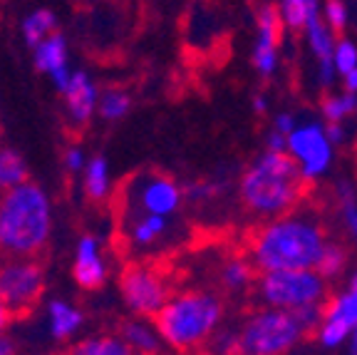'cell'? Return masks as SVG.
Wrapping results in <instances>:
<instances>
[{
    "label": "cell",
    "mask_w": 357,
    "mask_h": 355,
    "mask_svg": "<svg viewBox=\"0 0 357 355\" xmlns=\"http://www.w3.org/2000/svg\"><path fill=\"white\" fill-rule=\"evenodd\" d=\"M52 201L40 184L22 182L0 196V254L30 259L47 246Z\"/></svg>",
    "instance_id": "3957f363"
},
{
    "label": "cell",
    "mask_w": 357,
    "mask_h": 355,
    "mask_svg": "<svg viewBox=\"0 0 357 355\" xmlns=\"http://www.w3.org/2000/svg\"><path fill=\"white\" fill-rule=\"evenodd\" d=\"M347 355H357V326H355V331H352V338H350V350H347Z\"/></svg>",
    "instance_id": "b9f144b4"
},
{
    "label": "cell",
    "mask_w": 357,
    "mask_h": 355,
    "mask_svg": "<svg viewBox=\"0 0 357 355\" xmlns=\"http://www.w3.org/2000/svg\"><path fill=\"white\" fill-rule=\"evenodd\" d=\"M22 182H28V164L17 150L3 147L0 150V189L8 191Z\"/></svg>",
    "instance_id": "cb8c5ba5"
},
{
    "label": "cell",
    "mask_w": 357,
    "mask_h": 355,
    "mask_svg": "<svg viewBox=\"0 0 357 355\" xmlns=\"http://www.w3.org/2000/svg\"><path fill=\"white\" fill-rule=\"evenodd\" d=\"M208 353L211 355H238V328L221 326L208 340Z\"/></svg>",
    "instance_id": "f546056e"
},
{
    "label": "cell",
    "mask_w": 357,
    "mask_h": 355,
    "mask_svg": "<svg viewBox=\"0 0 357 355\" xmlns=\"http://www.w3.org/2000/svg\"><path fill=\"white\" fill-rule=\"evenodd\" d=\"M10 318H13L10 308H8V305L3 303V298H0V335L6 333V328H8V323H10Z\"/></svg>",
    "instance_id": "f35d334b"
},
{
    "label": "cell",
    "mask_w": 357,
    "mask_h": 355,
    "mask_svg": "<svg viewBox=\"0 0 357 355\" xmlns=\"http://www.w3.org/2000/svg\"><path fill=\"white\" fill-rule=\"evenodd\" d=\"M325 129H328V137L335 147H342L347 142V127L345 122H325Z\"/></svg>",
    "instance_id": "8d00e7d4"
},
{
    "label": "cell",
    "mask_w": 357,
    "mask_h": 355,
    "mask_svg": "<svg viewBox=\"0 0 357 355\" xmlns=\"http://www.w3.org/2000/svg\"><path fill=\"white\" fill-rule=\"evenodd\" d=\"M305 335L296 311L263 305L241 323L238 355H285Z\"/></svg>",
    "instance_id": "5b68a950"
},
{
    "label": "cell",
    "mask_w": 357,
    "mask_h": 355,
    "mask_svg": "<svg viewBox=\"0 0 357 355\" xmlns=\"http://www.w3.org/2000/svg\"><path fill=\"white\" fill-rule=\"evenodd\" d=\"M62 100H65L67 119L75 127H84V124L97 115V105H100L102 89L97 87L95 78L84 70H73L67 85L60 89Z\"/></svg>",
    "instance_id": "9a60e30c"
},
{
    "label": "cell",
    "mask_w": 357,
    "mask_h": 355,
    "mask_svg": "<svg viewBox=\"0 0 357 355\" xmlns=\"http://www.w3.org/2000/svg\"><path fill=\"white\" fill-rule=\"evenodd\" d=\"M253 266L251 259H243V256H234L221 266V286L231 294H241V291L251 289L253 286Z\"/></svg>",
    "instance_id": "603a6c76"
},
{
    "label": "cell",
    "mask_w": 357,
    "mask_h": 355,
    "mask_svg": "<svg viewBox=\"0 0 357 355\" xmlns=\"http://www.w3.org/2000/svg\"><path fill=\"white\" fill-rule=\"evenodd\" d=\"M335 199H337V206H340V219L342 226H345L347 236L357 241V191L347 179L337 182L335 187Z\"/></svg>",
    "instance_id": "83f0119b"
},
{
    "label": "cell",
    "mask_w": 357,
    "mask_h": 355,
    "mask_svg": "<svg viewBox=\"0 0 357 355\" xmlns=\"http://www.w3.org/2000/svg\"><path fill=\"white\" fill-rule=\"evenodd\" d=\"M323 20L328 22L335 33H345L347 22H350V10H347L345 0H325L323 3Z\"/></svg>",
    "instance_id": "1f68e13d"
},
{
    "label": "cell",
    "mask_w": 357,
    "mask_h": 355,
    "mask_svg": "<svg viewBox=\"0 0 357 355\" xmlns=\"http://www.w3.org/2000/svg\"><path fill=\"white\" fill-rule=\"evenodd\" d=\"M266 150L271 152H288V134L278 132L271 127V132L266 134Z\"/></svg>",
    "instance_id": "d590c367"
},
{
    "label": "cell",
    "mask_w": 357,
    "mask_h": 355,
    "mask_svg": "<svg viewBox=\"0 0 357 355\" xmlns=\"http://www.w3.org/2000/svg\"><path fill=\"white\" fill-rule=\"evenodd\" d=\"M132 110V97L119 87H107L100 94V105H97V115L105 122H119L129 115Z\"/></svg>",
    "instance_id": "484cf974"
},
{
    "label": "cell",
    "mask_w": 357,
    "mask_h": 355,
    "mask_svg": "<svg viewBox=\"0 0 357 355\" xmlns=\"http://www.w3.org/2000/svg\"><path fill=\"white\" fill-rule=\"evenodd\" d=\"M342 89H347V92H357V70H352L350 75L342 78Z\"/></svg>",
    "instance_id": "60d3db41"
},
{
    "label": "cell",
    "mask_w": 357,
    "mask_h": 355,
    "mask_svg": "<svg viewBox=\"0 0 357 355\" xmlns=\"http://www.w3.org/2000/svg\"><path fill=\"white\" fill-rule=\"evenodd\" d=\"M357 112V92H333L320 105V115L325 122H347Z\"/></svg>",
    "instance_id": "d4e9b609"
},
{
    "label": "cell",
    "mask_w": 357,
    "mask_h": 355,
    "mask_svg": "<svg viewBox=\"0 0 357 355\" xmlns=\"http://www.w3.org/2000/svg\"><path fill=\"white\" fill-rule=\"evenodd\" d=\"M280 13L275 6H263L256 17V38H253L251 62L261 78H273L280 65Z\"/></svg>",
    "instance_id": "4fadbf2b"
},
{
    "label": "cell",
    "mask_w": 357,
    "mask_h": 355,
    "mask_svg": "<svg viewBox=\"0 0 357 355\" xmlns=\"http://www.w3.org/2000/svg\"><path fill=\"white\" fill-rule=\"evenodd\" d=\"M0 355H15V343L6 333L0 335Z\"/></svg>",
    "instance_id": "ab89813d"
},
{
    "label": "cell",
    "mask_w": 357,
    "mask_h": 355,
    "mask_svg": "<svg viewBox=\"0 0 357 355\" xmlns=\"http://www.w3.org/2000/svg\"><path fill=\"white\" fill-rule=\"evenodd\" d=\"M328 246V231L312 211H288L268 219L248 241V259L256 271H290L315 268Z\"/></svg>",
    "instance_id": "6da1fadb"
},
{
    "label": "cell",
    "mask_w": 357,
    "mask_h": 355,
    "mask_svg": "<svg viewBox=\"0 0 357 355\" xmlns=\"http://www.w3.org/2000/svg\"><path fill=\"white\" fill-rule=\"evenodd\" d=\"M33 65L38 73L47 75L52 80L57 92L65 87L70 75H73V67H70V45H67V38L60 30L52 33L47 40H43L40 45H35Z\"/></svg>",
    "instance_id": "e0dca14e"
},
{
    "label": "cell",
    "mask_w": 357,
    "mask_h": 355,
    "mask_svg": "<svg viewBox=\"0 0 357 355\" xmlns=\"http://www.w3.org/2000/svg\"><path fill=\"white\" fill-rule=\"evenodd\" d=\"M107 273H109V266H107V256L100 236H95V233L79 236L73 259V276L77 286L84 291H97L105 286Z\"/></svg>",
    "instance_id": "2e32d148"
},
{
    "label": "cell",
    "mask_w": 357,
    "mask_h": 355,
    "mask_svg": "<svg viewBox=\"0 0 357 355\" xmlns=\"http://www.w3.org/2000/svg\"><path fill=\"white\" fill-rule=\"evenodd\" d=\"M347 268V251L345 246L335 244V241H328V246L320 254V261L315 266V271L325 278V281H337V278L345 273Z\"/></svg>",
    "instance_id": "f1b7e54d"
},
{
    "label": "cell",
    "mask_w": 357,
    "mask_h": 355,
    "mask_svg": "<svg viewBox=\"0 0 357 355\" xmlns=\"http://www.w3.org/2000/svg\"><path fill=\"white\" fill-rule=\"evenodd\" d=\"M186 194L181 184L162 172L134 174L122 189V211L129 214H156V217H178Z\"/></svg>",
    "instance_id": "52a82bcc"
},
{
    "label": "cell",
    "mask_w": 357,
    "mask_h": 355,
    "mask_svg": "<svg viewBox=\"0 0 357 355\" xmlns=\"http://www.w3.org/2000/svg\"><path fill=\"white\" fill-rule=\"evenodd\" d=\"M45 294V268L38 263L35 256L30 259H15L6 256L0 263V298L10 308L13 316L28 313L38 305Z\"/></svg>",
    "instance_id": "30bf717a"
},
{
    "label": "cell",
    "mask_w": 357,
    "mask_h": 355,
    "mask_svg": "<svg viewBox=\"0 0 357 355\" xmlns=\"http://www.w3.org/2000/svg\"><path fill=\"white\" fill-rule=\"evenodd\" d=\"M84 323V313L79 311L77 305H73L65 298H52L47 303V311H45V326H47V333L55 340H67L77 333Z\"/></svg>",
    "instance_id": "ac0fdd59"
},
{
    "label": "cell",
    "mask_w": 357,
    "mask_h": 355,
    "mask_svg": "<svg viewBox=\"0 0 357 355\" xmlns=\"http://www.w3.org/2000/svg\"><path fill=\"white\" fill-rule=\"evenodd\" d=\"M303 33H305L307 50H310L312 60H315V80H318V85L323 89H330L335 85V78H340L337 67H335V45L340 38L323 20V15L307 22V28Z\"/></svg>",
    "instance_id": "5bb4252c"
},
{
    "label": "cell",
    "mask_w": 357,
    "mask_h": 355,
    "mask_svg": "<svg viewBox=\"0 0 357 355\" xmlns=\"http://www.w3.org/2000/svg\"><path fill=\"white\" fill-rule=\"evenodd\" d=\"M223 323V300L213 291L194 289L174 294L156 313V328L164 343L176 350L204 348Z\"/></svg>",
    "instance_id": "277c9868"
},
{
    "label": "cell",
    "mask_w": 357,
    "mask_h": 355,
    "mask_svg": "<svg viewBox=\"0 0 357 355\" xmlns=\"http://www.w3.org/2000/svg\"><path fill=\"white\" fill-rule=\"evenodd\" d=\"M119 291L137 318H156L174 296L169 278L151 263H129L119 276Z\"/></svg>",
    "instance_id": "9c48e42d"
},
{
    "label": "cell",
    "mask_w": 357,
    "mask_h": 355,
    "mask_svg": "<svg viewBox=\"0 0 357 355\" xmlns=\"http://www.w3.org/2000/svg\"><path fill=\"white\" fill-rule=\"evenodd\" d=\"M122 338L127 340L134 353H142V355H156L164 343L159 328L146 321H129L122 328Z\"/></svg>",
    "instance_id": "7402d4cb"
},
{
    "label": "cell",
    "mask_w": 357,
    "mask_h": 355,
    "mask_svg": "<svg viewBox=\"0 0 357 355\" xmlns=\"http://www.w3.org/2000/svg\"><path fill=\"white\" fill-rule=\"evenodd\" d=\"M305 191V179L288 152L266 150L243 169L238 179V199L256 219L283 217L298 206Z\"/></svg>",
    "instance_id": "7a4b0ae2"
},
{
    "label": "cell",
    "mask_w": 357,
    "mask_h": 355,
    "mask_svg": "<svg viewBox=\"0 0 357 355\" xmlns=\"http://www.w3.org/2000/svg\"><path fill=\"white\" fill-rule=\"evenodd\" d=\"M278 13L283 28L293 30V33H303L307 28V22L323 15V0H280Z\"/></svg>",
    "instance_id": "ffe728a7"
},
{
    "label": "cell",
    "mask_w": 357,
    "mask_h": 355,
    "mask_svg": "<svg viewBox=\"0 0 357 355\" xmlns=\"http://www.w3.org/2000/svg\"><path fill=\"white\" fill-rule=\"evenodd\" d=\"M268 107H271L268 97L263 92H258L256 97H253V112H256V115H268Z\"/></svg>",
    "instance_id": "74e56055"
},
{
    "label": "cell",
    "mask_w": 357,
    "mask_h": 355,
    "mask_svg": "<svg viewBox=\"0 0 357 355\" xmlns=\"http://www.w3.org/2000/svg\"><path fill=\"white\" fill-rule=\"evenodd\" d=\"M296 124H298V117L293 115V112H278V115L273 117V124H271V127L283 134H290L296 129Z\"/></svg>",
    "instance_id": "e575fe53"
},
{
    "label": "cell",
    "mask_w": 357,
    "mask_h": 355,
    "mask_svg": "<svg viewBox=\"0 0 357 355\" xmlns=\"http://www.w3.org/2000/svg\"><path fill=\"white\" fill-rule=\"evenodd\" d=\"M184 194L189 201H211L218 194V184L213 182H196L194 187H186Z\"/></svg>",
    "instance_id": "836d02e7"
},
{
    "label": "cell",
    "mask_w": 357,
    "mask_h": 355,
    "mask_svg": "<svg viewBox=\"0 0 357 355\" xmlns=\"http://www.w3.org/2000/svg\"><path fill=\"white\" fill-rule=\"evenodd\" d=\"M328 283L315 268L268 271L256 281V294L263 305L296 311L303 305L328 303Z\"/></svg>",
    "instance_id": "8992f818"
},
{
    "label": "cell",
    "mask_w": 357,
    "mask_h": 355,
    "mask_svg": "<svg viewBox=\"0 0 357 355\" xmlns=\"http://www.w3.org/2000/svg\"><path fill=\"white\" fill-rule=\"evenodd\" d=\"M52 33H57V15L50 8H35L20 22V35L30 50L43 40H47Z\"/></svg>",
    "instance_id": "44dd1931"
},
{
    "label": "cell",
    "mask_w": 357,
    "mask_h": 355,
    "mask_svg": "<svg viewBox=\"0 0 357 355\" xmlns=\"http://www.w3.org/2000/svg\"><path fill=\"white\" fill-rule=\"evenodd\" d=\"M288 154L301 169L305 184H315L333 169L335 145L330 142L325 122L320 119H303L288 134Z\"/></svg>",
    "instance_id": "ba28073f"
},
{
    "label": "cell",
    "mask_w": 357,
    "mask_h": 355,
    "mask_svg": "<svg viewBox=\"0 0 357 355\" xmlns=\"http://www.w3.org/2000/svg\"><path fill=\"white\" fill-rule=\"evenodd\" d=\"M70 355H134L129 343L117 335H97V338H84L77 343Z\"/></svg>",
    "instance_id": "4316f807"
},
{
    "label": "cell",
    "mask_w": 357,
    "mask_h": 355,
    "mask_svg": "<svg viewBox=\"0 0 357 355\" xmlns=\"http://www.w3.org/2000/svg\"><path fill=\"white\" fill-rule=\"evenodd\" d=\"M82 189L87 199L97 201H107L114 191V182H112V172H109V161L105 154H92L87 159V167L82 169Z\"/></svg>",
    "instance_id": "d6986e66"
},
{
    "label": "cell",
    "mask_w": 357,
    "mask_h": 355,
    "mask_svg": "<svg viewBox=\"0 0 357 355\" xmlns=\"http://www.w3.org/2000/svg\"><path fill=\"white\" fill-rule=\"evenodd\" d=\"M357 326V268L350 273L345 289L335 294L325 303L323 321L318 326V343L323 348L333 350L340 348L342 343H350L352 331Z\"/></svg>",
    "instance_id": "8fae6325"
},
{
    "label": "cell",
    "mask_w": 357,
    "mask_h": 355,
    "mask_svg": "<svg viewBox=\"0 0 357 355\" xmlns=\"http://www.w3.org/2000/svg\"><path fill=\"white\" fill-rule=\"evenodd\" d=\"M335 67L340 80L345 75H350L352 70H357V43H352L350 38H340L335 45Z\"/></svg>",
    "instance_id": "4dcf8cb0"
},
{
    "label": "cell",
    "mask_w": 357,
    "mask_h": 355,
    "mask_svg": "<svg viewBox=\"0 0 357 355\" xmlns=\"http://www.w3.org/2000/svg\"><path fill=\"white\" fill-rule=\"evenodd\" d=\"M87 152L82 150L79 145H73L67 147L65 154H62V164H65V169L70 174H82V169L87 167Z\"/></svg>",
    "instance_id": "d6a6232c"
},
{
    "label": "cell",
    "mask_w": 357,
    "mask_h": 355,
    "mask_svg": "<svg viewBox=\"0 0 357 355\" xmlns=\"http://www.w3.org/2000/svg\"><path fill=\"white\" fill-rule=\"evenodd\" d=\"M122 239L134 254H154L169 239H176V217H156V214H129L119 211Z\"/></svg>",
    "instance_id": "7c38bea8"
}]
</instances>
